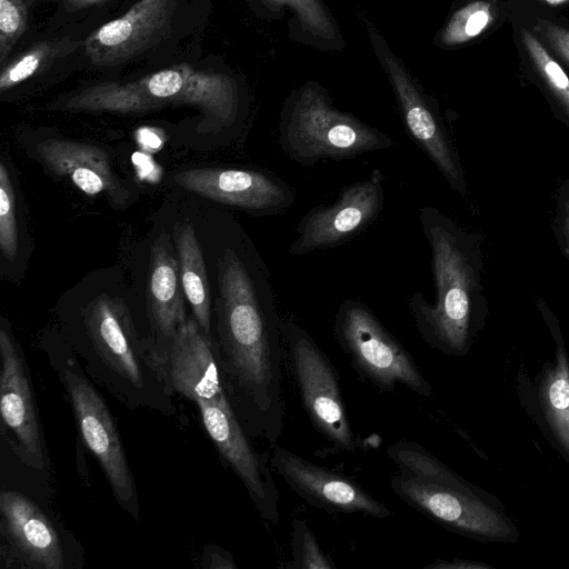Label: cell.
Segmentation results:
<instances>
[{"instance_id":"4fadbf2b","label":"cell","mask_w":569,"mask_h":569,"mask_svg":"<svg viewBox=\"0 0 569 569\" xmlns=\"http://www.w3.org/2000/svg\"><path fill=\"white\" fill-rule=\"evenodd\" d=\"M271 468L310 506L330 513L363 515L386 519L391 510L353 480L277 445L269 459Z\"/></svg>"},{"instance_id":"603a6c76","label":"cell","mask_w":569,"mask_h":569,"mask_svg":"<svg viewBox=\"0 0 569 569\" xmlns=\"http://www.w3.org/2000/svg\"><path fill=\"white\" fill-rule=\"evenodd\" d=\"M80 46V41L69 37L59 40H46L33 43L30 48L8 61L0 74V92H6L26 81L53 61L70 54Z\"/></svg>"},{"instance_id":"9c48e42d","label":"cell","mask_w":569,"mask_h":569,"mask_svg":"<svg viewBox=\"0 0 569 569\" xmlns=\"http://www.w3.org/2000/svg\"><path fill=\"white\" fill-rule=\"evenodd\" d=\"M369 38L393 88L408 133L445 177L450 188L466 194L467 184L459 157L438 112L385 39L372 29Z\"/></svg>"},{"instance_id":"d6986e66","label":"cell","mask_w":569,"mask_h":569,"mask_svg":"<svg viewBox=\"0 0 569 569\" xmlns=\"http://www.w3.org/2000/svg\"><path fill=\"white\" fill-rule=\"evenodd\" d=\"M0 511L2 530L28 561L46 569L63 567L57 531L37 505L17 491L3 490Z\"/></svg>"},{"instance_id":"52a82bcc","label":"cell","mask_w":569,"mask_h":569,"mask_svg":"<svg viewBox=\"0 0 569 569\" xmlns=\"http://www.w3.org/2000/svg\"><path fill=\"white\" fill-rule=\"evenodd\" d=\"M390 487L411 508L452 532L480 542L518 541L517 527L500 501L471 482L447 485L398 472Z\"/></svg>"},{"instance_id":"5bb4252c","label":"cell","mask_w":569,"mask_h":569,"mask_svg":"<svg viewBox=\"0 0 569 569\" xmlns=\"http://www.w3.org/2000/svg\"><path fill=\"white\" fill-rule=\"evenodd\" d=\"M176 6L177 0H139L89 34L87 57L96 66L113 67L144 53L169 36Z\"/></svg>"},{"instance_id":"3957f363","label":"cell","mask_w":569,"mask_h":569,"mask_svg":"<svg viewBox=\"0 0 569 569\" xmlns=\"http://www.w3.org/2000/svg\"><path fill=\"white\" fill-rule=\"evenodd\" d=\"M171 106L199 109L202 132L217 133L231 127L239 111L234 80L220 72L180 63L136 81H103L50 104L64 111L140 113Z\"/></svg>"},{"instance_id":"4316f807","label":"cell","mask_w":569,"mask_h":569,"mask_svg":"<svg viewBox=\"0 0 569 569\" xmlns=\"http://www.w3.org/2000/svg\"><path fill=\"white\" fill-rule=\"evenodd\" d=\"M522 40L539 73L569 113V77L541 42L527 30L522 31Z\"/></svg>"},{"instance_id":"e0dca14e","label":"cell","mask_w":569,"mask_h":569,"mask_svg":"<svg viewBox=\"0 0 569 569\" xmlns=\"http://www.w3.org/2000/svg\"><path fill=\"white\" fill-rule=\"evenodd\" d=\"M84 323L90 340L104 363L140 388L141 349L126 303L118 297L100 295L88 305Z\"/></svg>"},{"instance_id":"9a60e30c","label":"cell","mask_w":569,"mask_h":569,"mask_svg":"<svg viewBox=\"0 0 569 569\" xmlns=\"http://www.w3.org/2000/svg\"><path fill=\"white\" fill-rule=\"evenodd\" d=\"M170 340L167 352L150 349L147 359L168 387L192 401L213 399L224 391L211 337L196 319H187Z\"/></svg>"},{"instance_id":"e575fe53","label":"cell","mask_w":569,"mask_h":569,"mask_svg":"<svg viewBox=\"0 0 569 569\" xmlns=\"http://www.w3.org/2000/svg\"><path fill=\"white\" fill-rule=\"evenodd\" d=\"M549 6H559V4H562L565 2H568L569 0H540Z\"/></svg>"},{"instance_id":"484cf974","label":"cell","mask_w":569,"mask_h":569,"mask_svg":"<svg viewBox=\"0 0 569 569\" xmlns=\"http://www.w3.org/2000/svg\"><path fill=\"white\" fill-rule=\"evenodd\" d=\"M493 10L487 1H473L457 10L440 33L446 46H457L481 34L493 20Z\"/></svg>"},{"instance_id":"4dcf8cb0","label":"cell","mask_w":569,"mask_h":569,"mask_svg":"<svg viewBox=\"0 0 569 569\" xmlns=\"http://www.w3.org/2000/svg\"><path fill=\"white\" fill-rule=\"evenodd\" d=\"M547 38L561 56L569 62V30L549 24L546 28Z\"/></svg>"},{"instance_id":"8fae6325","label":"cell","mask_w":569,"mask_h":569,"mask_svg":"<svg viewBox=\"0 0 569 569\" xmlns=\"http://www.w3.org/2000/svg\"><path fill=\"white\" fill-rule=\"evenodd\" d=\"M202 422L220 455L249 491L258 511L268 521L279 520L280 496L271 466L254 451L224 391L197 400Z\"/></svg>"},{"instance_id":"ba28073f","label":"cell","mask_w":569,"mask_h":569,"mask_svg":"<svg viewBox=\"0 0 569 569\" xmlns=\"http://www.w3.org/2000/svg\"><path fill=\"white\" fill-rule=\"evenodd\" d=\"M386 176L380 168L342 188L330 204L309 210L296 227L289 254L305 256L343 244L367 229L385 206Z\"/></svg>"},{"instance_id":"8992f818","label":"cell","mask_w":569,"mask_h":569,"mask_svg":"<svg viewBox=\"0 0 569 569\" xmlns=\"http://www.w3.org/2000/svg\"><path fill=\"white\" fill-rule=\"evenodd\" d=\"M282 355L313 429L333 450L353 452L357 438L347 415L338 372L310 333L281 316Z\"/></svg>"},{"instance_id":"83f0119b","label":"cell","mask_w":569,"mask_h":569,"mask_svg":"<svg viewBox=\"0 0 569 569\" xmlns=\"http://www.w3.org/2000/svg\"><path fill=\"white\" fill-rule=\"evenodd\" d=\"M292 559L288 565L295 569H332L335 562L321 550L315 533L301 519L292 521Z\"/></svg>"},{"instance_id":"7a4b0ae2","label":"cell","mask_w":569,"mask_h":569,"mask_svg":"<svg viewBox=\"0 0 569 569\" xmlns=\"http://www.w3.org/2000/svg\"><path fill=\"white\" fill-rule=\"evenodd\" d=\"M419 221L430 248L436 300L430 303L421 292H413L409 312L430 348L462 357L482 320L476 241L438 208L421 207Z\"/></svg>"},{"instance_id":"30bf717a","label":"cell","mask_w":569,"mask_h":569,"mask_svg":"<svg viewBox=\"0 0 569 569\" xmlns=\"http://www.w3.org/2000/svg\"><path fill=\"white\" fill-rule=\"evenodd\" d=\"M64 385L86 445L100 462L118 501L137 517L133 476L108 406L89 381L71 366L64 371Z\"/></svg>"},{"instance_id":"5b68a950","label":"cell","mask_w":569,"mask_h":569,"mask_svg":"<svg viewBox=\"0 0 569 569\" xmlns=\"http://www.w3.org/2000/svg\"><path fill=\"white\" fill-rule=\"evenodd\" d=\"M333 335L355 371L378 390L393 392L402 385L419 396H432L415 359L362 301L350 298L339 305Z\"/></svg>"},{"instance_id":"6da1fadb","label":"cell","mask_w":569,"mask_h":569,"mask_svg":"<svg viewBox=\"0 0 569 569\" xmlns=\"http://www.w3.org/2000/svg\"><path fill=\"white\" fill-rule=\"evenodd\" d=\"M217 332L222 362L250 422L270 447L282 435V335L268 269L252 249L228 246L217 260Z\"/></svg>"},{"instance_id":"d6a6232c","label":"cell","mask_w":569,"mask_h":569,"mask_svg":"<svg viewBox=\"0 0 569 569\" xmlns=\"http://www.w3.org/2000/svg\"><path fill=\"white\" fill-rule=\"evenodd\" d=\"M69 11L81 10L106 0H58Z\"/></svg>"},{"instance_id":"f1b7e54d","label":"cell","mask_w":569,"mask_h":569,"mask_svg":"<svg viewBox=\"0 0 569 569\" xmlns=\"http://www.w3.org/2000/svg\"><path fill=\"white\" fill-rule=\"evenodd\" d=\"M18 249L16 196L12 181L3 162L0 163V250L12 261Z\"/></svg>"},{"instance_id":"7c38bea8","label":"cell","mask_w":569,"mask_h":569,"mask_svg":"<svg viewBox=\"0 0 569 569\" xmlns=\"http://www.w3.org/2000/svg\"><path fill=\"white\" fill-rule=\"evenodd\" d=\"M174 180L191 192L258 216L282 213L296 201L291 186L264 170L192 168L176 173Z\"/></svg>"},{"instance_id":"ac0fdd59","label":"cell","mask_w":569,"mask_h":569,"mask_svg":"<svg viewBox=\"0 0 569 569\" xmlns=\"http://www.w3.org/2000/svg\"><path fill=\"white\" fill-rule=\"evenodd\" d=\"M36 149L52 172L70 179L86 194H104L117 203L128 199V192L112 171L103 149L54 138L39 142Z\"/></svg>"},{"instance_id":"f546056e","label":"cell","mask_w":569,"mask_h":569,"mask_svg":"<svg viewBox=\"0 0 569 569\" xmlns=\"http://www.w3.org/2000/svg\"><path fill=\"white\" fill-rule=\"evenodd\" d=\"M27 29L28 1L0 0V63L2 67Z\"/></svg>"},{"instance_id":"7402d4cb","label":"cell","mask_w":569,"mask_h":569,"mask_svg":"<svg viewBox=\"0 0 569 569\" xmlns=\"http://www.w3.org/2000/svg\"><path fill=\"white\" fill-rule=\"evenodd\" d=\"M178 264L186 298L201 330L210 336L211 293L204 259L193 226L174 227Z\"/></svg>"},{"instance_id":"1f68e13d","label":"cell","mask_w":569,"mask_h":569,"mask_svg":"<svg viewBox=\"0 0 569 569\" xmlns=\"http://www.w3.org/2000/svg\"><path fill=\"white\" fill-rule=\"evenodd\" d=\"M487 568V565L472 562V561H466V560H455V561H446V560H437L430 566H427L426 568L431 569H465V568Z\"/></svg>"},{"instance_id":"ffe728a7","label":"cell","mask_w":569,"mask_h":569,"mask_svg":"<svg viewBox=\"0 0 569 569\" xmlns=\"http://www.w3.org/2000/svg\"><path fill=\"white\" fill-rule=\"evenodd\" d=\"M556 342V363H546L538 383L542 430L569 463V359L555 319L547 320Z\"/></svg>"},{"instance_id":"2e32d148","label":"cell","mask_w":569,"mask_h":569,"mask_svg":"<svg viewBox=\"0 0 569 569\" xmlns=\"http://www.w3.org/2000/svg\"><path fill=\"white\" fill-rule=\"evenodd\" d=\"M0 411L3 427L16 439L14 449L30 467L42 470L43 441L24 357L11 331L0 328Z\"/></svg>"},{"instance_id":"836d02e7","label":"cell","mask_w":569,"mask_h":569,"mask_svg":"<svg viewBox=\"0 0 569 569\" xmlns=\"http://www.w3.org/2000/svg\"><path fill=\"white\" fill-rule=\"evenodd\" d=\"M562 231L569 250V197L563 201L562 206Z\"/></svg>"},{"instance_id":"44dd1931","label":"cell","mask_w":569,"mask_h":569,"mask_svg":"<svg viewBox=\"0 0 569 569\" xmlns=\"http://www.w3.org/2000/svg\"><path fill=\"white\" fill-rule=\"evenodd\" d=\"M184 298L179 264L159 238L151 250L147 302L151 322L161 336L170 339L188 319Z\"/></svg>"},{"instance_id":"cb8c5ba5","label":"cell","mask_w":569,"mask_h":569,"mask_svg":"<svg viewBox=\"0 0 569 569\" xmlns=\"http://www.w3.org/2000/svg\"><path fill=\"white\" fill-rule=\"evenodd\" d=\"M387 455L403 475L447 485L469 482L415 441L399 440L387 448Z\"/></svg>"},{"instance_id":"d4e9b609","label":"cell","mask_w":569,"mask_h":569,"mask_svg":"<svg viewBox=\"0 0 569 569\" xmlns=\"http://www.w3.org/2000/svg\"><path fill=\"white\" fill-rule=\"evenodd\" d=\"M271 9H290L305 29L316 41L335 44L340 39L337 26L319 0H261Z\"/></svg>"},{"instance_id":"277c9868","label":"cell","mask_w":569,"mask_h":569,"mask_svg":"<svg viewBox=\"0 0 569 569\" xmlns=\"http://www.w3.org/2000/svg\"><path fill=\"white\" fill-rule=\"evenodd\" d=\"M278 142L302 166L352 159L395 144L385 132L333 107L325 90L315 84L300 88L284 101Z\"/></svg>"}]
</instances>
